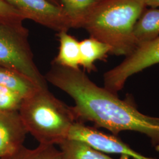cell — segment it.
I'll return each instance as SVG.
<instances>
[{"instance_id": "8992f818", "label": "cell", "mask_w": 159, "mask_h": 159, "mask_svg": "<svg viewBox=\"0 0 159 159\" xmlns=\"http://www.w3.org/2000/svg\"><path fill=\"white\" fill-rule=\"evenodd\" d=\"M67 139L84 142L103 153L118 154L133 159H155L137 152L116 136L103 133L80 121H76L72 125Z\"/></svg>"}, {"instance_id": "7c38bea8", "label": "cell", "mask_w": 159, "mask_h": 159, "mask_svg": "<svg viewBox=\"0 0 159 159\" xmlns=\"http://www.w3.org/2000/svg\"><path fill=\"white\" fill-rule=\"evenodd\" d=\"M80 66L91 71L94 70L95 62L106 58L110 54L111 48L108 44L90 37L80 41Z\"/></svg>"}, {"instance_id": "5b68a950", "label": "cell", "mask_w": 159, "mask_h": 159, "mask_svg": "<svg viewBox=\"0 0 159 159\" xmlns=\"http://www.w3.org/2000/svg\"><path fill=\"white\" fill-rule=\"evenodd\" d=\"M158 63L159 37L138 46L118 66L106 72L104 87L117 95L131 76Z\"/></svg>"}, {"instance_id": "277c9868", "label": "cell", "mask_w": 159, "mask_h": 159, "mask_svg": "<svg viewBox=\"0 0 159 159\" xmlns=\"http://www.w3.org/2000/svg\"><path fill=\"white\" fill-rule=\"evenodd\" d=\"M0 66L23 74L40 89L48 88L34 62L29 31L23 23L0 20Z\"/></svg>"}, {"instance_id": "7a4b0ae2", "label": "cell", "mask_w": 159, "mask_h": 159, "mask_svg": "<svg viewBox=\"0 0 159 159\" xmlns=\"http://www.w3.org/2000/svg\"><path fill=\"white\" fill-rule=\"evenodd\" d=\"M145 0H102L82 29L110 47V54L127 56L137 48L134 29L146 8Z\"/></svg>"}, {"instance_id": "2e32d148", "label": "cell", "mask_w": 159, "mask_h": 159, "mask_svg": "<svg viewBox=\"0 0 159 159\" xmlns=\"http://www.w3.org/2000/svg\"><path fill=\"white\" fill-rule=\"evenodd\" d=\"M23 99L17 92L0 85V111H18Z\"/></svg>"}, {"instance_id": "e0dca14e", "label": "cell", "mask_w": 159, "mask_h": 159, "mask_svg": "<svg viewBox=\"0 0 159 159\" xmlns=\"http://www.w3.org/2000/svg\"><path fill=\"white\" fill-rule=\"evenodd\" d=\"M25 20L23 15L4 0H0V20L23 23Z\"/></svg>"}, {"instance_id": "9a60e30c", "label": "cell", "mask_w": 159, "mask_h": 159, "mask_svg": "<svg viewBox=\"0 0 159 159\" xmlns=\"http://www.w3.org/2000/svg\"><path fill=\"white\" fill-rule=\"evenodd\" d=\"M0 159H61V155L54 145L39 144L33 149L23 146L15 153Z\"/></svg>"}, {"instance_id": "ba28073f", "label": "cell", "mask_w": 159, "mask_h": 159, "mask_svg": "<svg viewBox=\"0 0 159 159\" xmlns=\"http://www.w3.org/2000/svg\"><path fill=\"white\" fill-rule=\"evenodd\" d=\"M27 133L18 111H0V159L23 146Z\"/></svg>"}, {"instance_id": "30bf717a", "label": "cell", "mask_w": 159, "mask_h": 159, "mask_svg": "<svg viewBox=\"0 0 159 159\" xmlns=\"http://www.w3.org/2000/svg\"><path fill=\"white\" fill-rule=\"evenodd\" d=\"M102 0H60V8L71 29L81 28L87 17Z\"/></svg>"}, {"instance_id": "4fadbf2b", "label": "cell", "mask_w": 159, "mask_h": 159, "mask_svg": "<svg viewBox=\"0 0 159 159\" xmlns=\"http://www.w3.org/2000/svg\"><path fill=\"white\" fill-rule=\"evenodd\" d=\"M61 159H114L84 142L67 139L59 144ZM120 159H129L121 156Z\"/></svg>"}, {"instance_id": "6da1fadb", "label": "cell", "mask_w": 159, "mask_h": 159, "mask_svg": "<svg viewBox=\"0 0 159 159\" xmlns=\"http://www.w3.org/2000/svg\"><path fill=\"white\" fill-rule=\"evenodd\" d=\"M45 77L74 100L71 109L77 121L93 122L114 136L125 131L142 133L159 151V117L142 113L132 103L96 85L80 68L52 62Z\"/></svg>"}, {"instance_id": "52a82bcc", "label": "cell", "mask_w": 159, "mask_h": 159, "mask_svg": "<svg viewBox=\"0 0 159 159\" xmlns=\"http://www.w3.org/2000/svg\"><path fill=\"white\" fill-rule=\"evenodd\" d=\"M29 19L58 32L71 29L61 8L48 0H4Z\"/></svg>"}, {"instance_id": "9c48e42d", "label": "cell", "mask_w": 159, "mask_h": 159, "mask_svg": "<svg viewBox=\"0 0 159 159\" xmlns=\"http://www.w3.org/2000/svg\"><path fill=\"white\" fill-rule=\"evenodd\" d=\"M133 34L137 47L159 37V8H146L137 21Z\"/></svg>"}, {"instance_id": "d6986e66", "label": "cell", "mask_w": 159, "mask_h": 159, "mask_svg": "<svg viewBox=\"0 0 159 159\" xmlns=\"http://www.w3.org/2000/svg\"><path fill=\"white\" fill-rule=\"evenodd\" d=\"M48 1L50 2H51V3H52L53 4L60 7V0H48Z\"/></svg>"}, {"instance_id": "ac0fdd59", "label": "cell", "mask_w": 159, "mask_h": 159, "mask_svg": "<svg viewBox=\"0 0 159 159\" xmlns=\"http://www.w3.org/2000/svg\"><path fill=\"white\" fill-rule=\"evenodd\" d=\"M146 5L151 8H156L159 7V0H145Z\"/></svg>"}, {"instance_id": "8fae6325", "label": "cell", "mask_w": 159, "mask_h": 159, "mask_svg": "<svg viewBox=\"0 0 159 159\" xmlns=\"http://www.w3.org/2000/svg\"><path fill=\"white\" fill-rule=\"evenodd\" d=\"M59 51L53 62L68 68H79L80 41L68 34L67 31L58 32Z\"/></svg>"}, {"instance_id": "3957f363", "label": "cell", "mask_w": 159, "mask_h": 159, "mask_svg": "<svg viewBox=\"0 0 159 159\" xmlns=\"http://www.w3.org/2000/svg\"><path fill=\"white\" fill-rule=\"evenodd\" d=\"M18 112L28 133L42 144H59L78 121L71 107L58 100L48 88L39 89L23 99Z\"/></svg>"}, {"instance_id": "5bb4252c", "label": "cell", "mask_w": 159, "mask_h": 159, "mask_svg": "<svg viewBox=\"0 0 159 159\" xmlns=\"http://www.w3.org/2000/svg\"><path fill=\"white\" fill-rule=\"evenodd\" d=\"M0 85L20 94L24 98L40 89L30 80L16 71L0 66Z\"/></svg>"}]
</instances>
